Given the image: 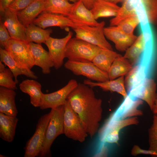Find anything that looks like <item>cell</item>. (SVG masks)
<instances>
[{"mask_svg":"<svg viewBox=\"0 0 157 157\" xmlns=\"http://www.w3.org/2000/svg\"><path fill=\"white\" fill-rule=\"evenodd\" d=\"M11 38L8 31L2 21L0 24V44L1 46L5 48Z\"/></svg>","mask_w":157,"mask_h":157,"instance_id":"d590c367","label":"cell"},{"mask_svg":"<svg viewBox=\"0 0 157 157\" xmlns=\"http://www.w3.org/2000/svg\"><path fill=\"white\" fill-rule=\"evenodd\" d=\"M4 156V155H1L0 154V156L1 157H6V156Z\"/></svg>","mask_w":157,"mask_h":157,"instance_id":"ee69618b","label":"cell"},{"mask_svg":"<svg viewBox=\"0 0 157 157\" xmlns=\"http://www.w3.org/2000/svg\"><path fill=\"white\" fill-rule=\"evenodd\" d=\"M117 4L103 0H97L90 10L95 19L115 16L120 8Z\"/></svg>","mask_w":157,"mask_h":157,"instance_id":"484cf974","label":"cell"},{"mask_svg":"<svg viewBox=\"0 0 157 157\" xmlns=\"http://www.w3.org/2000/svg\"><path fill=\"white\" fill-rule=\"evenodd\" d=\"M72 35V32L69 31L67 34L63 38H56L50 37L46 41L45 44L48 48L54 63V67L56 69L60 68L63 64L66 46Z\"/></svg>","mask_w":157,"mask_h":157,"instance_id":"7c38bea8","label":"cell"},{"mask_svg":"<svg viewBox=\"0 0 157 157\" xmlns=\"http://www.w3.org/2000/svg\"><path fill=\"white\" fill-rule=\"evenodd\" d=\"M64 67L74 74L83 76L91 80L103 82L109 80L108 73L100 69L92 62L68 60Z\"/></svg>","mask_w":157,"mask_h":157,"instance_id":"ba28073f","label":"cell"},{"mask_svg":"<svg viewBox=\"0 0 157 157\" xmlns=\"http://www.w3.org/2000/svg\"><path fill=\"white\" fill-rule=\"evenodd\" d=\"M0 61L7 66L14 76L15 81L17 84L19 81L17 77L19 75H24L28 77L36 79L38 78L35 74L28 68L15 61L5 49L0 48Z\"/></svg>","mask_w":157,"mask_h":157,"instance_id":"d6986e66","label":"cell"},{"mask_svg":"<svg viewBox=\"0 0 157 157\" xmlns=\"http://www.w3.org/2000/svg\"><path fill=\"white\" fill-rule=\"evenodd\" d=\"M152 111L154 115L157 114V99L156 101Z\"/></svg>","mask_w":157,"mask_h":157,"instance_id":"b9f144b4","label":"cell"},{"mask_svg":"<svg viewBox=\"0 0 157 157\" xmlns=\"http://www.w3.org/2000/svg\"><path fill=\"white\" fill-rule=\"evenodd\" d=\"M5 65L0 61V86L15 90L17 84L13 79L14 76L10 70L5 67Z\"/></svg>","mask_w":157,"mask_h":157,"instance_id":"d6a6232c","label":"cell"},{"mask_svg":"<svg viewBox=\"0 0 157 157\" xmlns=\"http://www.w3.org/2000/svg\"><path fill=\"white\" fill-rule=\"evenodd\" d=\"M64 106V134L69 138L81 142H83L88 134L80 117L67 100Z\"/></svg>","mask_w":157,"mask_h":157,"instance_id":"277c9868","label":"cell"},{"mask_svg":"<svg viewBox=\"0 0 157 157\" xmlns=\"http://www.w3.org/2000/svg\"><path fill=\"white\" fill-rule=\"evenodd\" d=\"M15 61L30 69L34 65L29 42L11 38L5 48Z\"/></svg>","mask_w":157,"mask_h":157,"instance_id":"9c48e42d","label":"cell"},{"mask_svg":"<svg viewBox=\"0 0 157 157\" xmlns=\"http://www.w3.org/2000/svg\"><path fill=\"white\" fill-rule=\"evenodd\" d=\"M137 11H142L147 22L157 25V0H131Z\"/></svg>","mask_w":157,"mask_h":157,"instance_id":"cb8c5ba5","label":"cell"},{"mask_svg":"<svg viewBox=\"0 0 157 157\" xmlns=\"http://www.w3.org/2000/svg\"><path fill=\"white\" fill-rule=\"evenodd\" d=\"M29 45L34 65L40 67L43 74H50L51 68L54 67V65L49 52L42 47L41 44L31 42H29Z\"/></svg>","mask_w":157,"mask_h":157,"instance_id":"ac0fdd59","label":"cell"},{"mask_svg":"<svg viewBox=\"0 0 157 157\" xmlns=\"http://www.w3.org/2000/svg\"><path fill=\"white\" fill-rule=\"evenodd\" d=\"M85 7L89 10L92 9L97 0H81Z\"/></svg>","mask_w":157,"mask_h":157,"instance_id":"ab89813d","label":"cell"},{"mask_svg":"<svg viewBox=\"0 0 157 157\" xmlns=\"http://www.w3.org/2000/svg\"><path fill=\"white\" fill-rule=\"evenodd\" d=\"M146 44L145 36L141 33L126 51L123 57L128 59L133 65H134L138 61L140 55L144 50Z\"/></svg>","mask_w":157,"mask_h":157,"instance_id":"83f0119b","label":"cell"},{"mask_svg":"<svg viewBox=\"0 0 157 157\" xmlns=\"http://www.w3.org/2000/svg\"><path fill=\"white\" fill-rule=\"evenodd\" d=\"M74 5V3H71L67 0H45L43 12L60 14L67 17Z\"/></svg>","mask_w":157,"mask_h":157,"instance_id":"4dcf8cb0","label":"cell"},{"mask_svg":"<svg viewBox=\"0 0 157 157\" xmlns=\"http://www.w3.org/2000/svg\"><path fill=\"white\" fill-rule=\"evenodd\" d=\"M105 22L102 21L96 26L79 25L74 29L76 37L102 49L113 50L104 33Z\"/></svg>","mask_w":157,"mask_h":157,"instance_id":"5b68a950","label":"cell"},{"mask_svg":"<svg viewBox=\"0 0 157 157\" xmlns=\"http://www.w3.org/2000/svg\"><path fill=\"white\" fill-rule=\"evenodd\" d=\"M35 25L43 28L51 26H57L61 28L71 27L73 29L78 25L68 17L63 15L43 12L33 21Z\"/></svg>","mask_w":157,"mask_h":157,"instance_id":"9a60e30c","label":"cell"},{"mask_svg":"<svg viewBox=\"0 0 157 157\" xmlns=\"http://www.w3.org/2000/svg\"><path fill=\"white\" fill-rule=\"evenodd\" d=\"M67 17L78 26H96L99 23L94 18L90 10L87 8L81 0L74 3Z\"/></svg>","mask_w":157,"mask_h":157,"instance_id":"e0dca14e","label":"cell"},{"mask_svg":"<svg viewBox=\"0 0 157 157\" xmlns=\"http://www.w3.org/2000/svg\"><path fill=\"white\" fill-rule=\"evenodd\" d=\"M133 65L121 55L113 62L108 72L109 79L113 80L126 75L132 68Z\"/></svg>","mask_w":157,"mask_h":157,"instance_id":"f1b7e54d","label":"cell"},{"mask_svg":"<svg viewBox=\"0 0 157 157\" xmlns=\"http://www.w3.org/2000/svg\"><path fill=\"white\" fill-rule=\"evenodd\" d=\"M149 149L157 153V114L154 115L153 123L148 129Z\"/></svg>","mask_w":157,"mask_h":157,"instance_id":"e575fe53","label":"cell"},{"mask_svg":"<svg viewBox=\"0 0 157 157\" xmlns=\"http://www.w3.org/2000/svg\"><path fill=\"white\" fill-rule=\"evenodd\" d=\"M51 115L50 112L39 118L34 134L27 142L24 147V157L39 156L44 140Z\"/></svg>","mask_w":157,"mask_h":157,"instance_id":"52a82bcc","label":"cell"},{"mask_svg":"<svg viewBox=\"0 0 157 157\" xmlns=\"http://www.w3.org/2000/svg\"><path fill=\"white\" fill-rule=\"evenodd\" d=\"M45 2V0H34L25 8L17 12L19 19L25 27L33 23L34 20L43 12Z\"/></svg>","mask_w":157,"mask_h":157,"instance_id":"44dd1931","label":"cell"},{"mask_svg":"<svg viewBox=\"0 0 157 157\" xmlns=\"http://www.w3.org/2000/svg\"><path fill=\"white\" fill-rule=\"evenodd\" d=\"M138 15L136 10L131 0H124L116 15L110 20V26H116L126 18Z\"/></svg>","mask_w":157,"mask_h":157,"instance_id":"1f68e13d","label":"cell"},{"mask_svg":"<svg viewBox=\"0 0 157 157\" xmlns=\"http://www.w3.org/2000/svg\"><path fill=\"white\" fill-rule=\"evenodd\" d=\"M103 0L117 4V3L119 2H123V1L124 0Z\"/></svg>","mask_w":157,"mask_h":157,"instance_id":"60d3db41","label":"cell"},{"mask_svg":"<svg viewBox=\"0 0 157 157\" xmlns=\"http://www.w3.org/2000/svg\"><path fill=\"white\" fill-rule=\"evenodd\" d=\"M101 49L75 37L71 38L67 43L65 57L70 60L92 62L94 57Z\"/></svg>","mask_w":157,"mask_h":157,"instance_id":"3957f363","label":"cell"},{"mask_svg":"<svg viewBox=\"0 0 157 157\" xmlns=\"http://www.w3.org/2000/svg\"><path fill=\"white\" fill-rule=\"evenodd\" d=\"M17 12L6 8L1 14L3 20V22L12 39L27 42L26 27L19 19Z\"/></svg>","mask_w":157,"mask_h":157,"instance_id":"5bb4252c","label":"cell"},{"mask_svg":"<svg viewBox=\"0 0 157 157\" xmlns=\"http://www.w3.org/2000/svg\"><path fill=\"white\" fill-rule=\"evenodd\" d=\"M139 123L138 117H133L124 119L115 120L108 118L98 132L100 140L102 142L118 144L119 134L124 128Z\"/></svg>","mask_w":157,"mask_h":157,"instance_id":"8992f818","label":"cell"},{"mask_svg":"<svg viewBox=\"0 0 157 157\" xmlns=\"http://www.w3.org/2000/svg\"><path fill=\"white\" fill-rule=\"evenodd\" d=\"M131 155L134 156L140 154L150 155L152 156L157 157V153L149 149L146 150L141 149L138 145H135L131 150Z\"/></svg>","mask_w":157,"mask_h":157,"instance_id":"74e56055","label":"cell"},{"mask_svg":"<svg viewBox=\"0 0 157 157\" xmlns=\"http://www.w3.org/2000/svg\"><path fill=\"white\" fill-rule=\"evenodd\" d=\"M121 55L113 50L101 49L92 62L100 69L108 73L115 59Z\"/></svg>","mask_w":157,"mask_h":157,"instance_id":"f546056e","label":"cell"},{"mask_svg":"<svg viewBox=\"0 0 157 157\" xmlns=\"http://www.w3.org/2000/svg\"><path fill=\"white\" fill-rule=\"evenodd\" d=\"M124 76L116 79L103 82H94L89 79H85L83 83L91 88L99 87L104 91L116 92L122 96L124 99L128 96L124 84Z\"/></svg>","mask_w":157,"mask_h":157,"instance_id":"ffe728a7","label":"cell"},{"mask_svg":"<svg viewBox=\"0 0 157 157\" xmlns=\"http://www.w3.org/2000/svg\"><path fill=\"white\" fill-rule=\"evenodd\" d=\"M64 104L51 108V115L46 130L44 140L39 156H51V147L59 135L64 133Z\"/></svg>","mask_w":157,"mask_h":157,"instance_id":"7a4b0ae2","label":"cell"},{"mask_svg":"<svg viewBox=\"0 0 157 157\" xmlns=\"http://www.w3.org/2000/svg\"><path fill=\"white\" fill-rule=\"evenodd\" d=\"M68 0V1H71V2H72L73 3H75L77 2L78 1H79V0Z\"/></svg>","mask_w":157,"mask_h":157,"instance_id":"7bdbcfd3","label":"cell"},{"mask_svg":"<svg viewBox=\"0 0 157 157\" xmlns=\"http://www.w3.org/2000/svg\"><path fill=\"white\" fill-rule=\"evenodd\" d=\"M143 101L128 94V96L109 118L115 120L124 119L133 117L141 116L142 111L138 109L143 104Z\"/></svg>","mask_w":157,"mask_h":157,"instance_id":"4fadbf2b","label":"cell"},{"mask_svg":"<svg viewBox=\"0 0 157 157\" xmlns=\"http://www.w3.org/2000/svg\"><path fill=\"white\" fill-rule=\"evenodd\" d=\"M78 83L75 79H72L60 89L50 93H43L40 109H51L63 105L69 94L77 86Z\"/></svg>","mask_w":157,"mask_h":157,"instance_id":"30bf717a","label":"cell"},{"mask_svg":"<svg viewBox=\"0 0 157 157\" xmlns=\"http://www.w3.org/2000/svg\"><path fill=\"white\" fill-rule=\"evenodd\" d=\"M15 90L0 87V113L7 115L17 116L18 110L16 107Z\"/></svg>","mask_w":157,"mask_h":157,"instance_id":"7402d4cb","label":"cell"},{"mask_svg":"<svg viewBox=\"0 0 157 157\" xmlns=\"http://www.w3.org/2000/svg\"><path fill=\"white\" fill-rule=\"evenodd\" d=\"M18 119L0 113V137L3 140L11 142L13 140Z\"/></svg>","mask_w":157,"mask_h":157,"instance_id":"d4e9b609","label":"cell"},{"mask_svg":"<svg viewBox=\"0 0 157 157\" xmlns=\"http://www.w3.org/2000/svg\"><path fill=\"white\" fill-rule=\"evenodd\" d=\"M67 100L80 117L88 134L93 137L98 132L102 119V100L96 97L92 88L80 83Z\"/></svg>","mask_w":157,"mask_h":157,"instance_id":"6da1fadb","label":"cell"},{"mask_svg":"<svg viewBox=\"0 0 157 157\" xmlns=\"http://www.w3.org/2000/svg\"><path fill=\"white\" fill-rule=\"evenodd\" d=\"M52 32L51 28L45 29L32 23L26 27V41L45 44L46 40L50 37Z\"/></svg>","mask_w":157,"mask_h":157,"instance_id":"4316f807","label":"cell"},{"mask_svg":"<svg viewBox=\"0 0 157 157\" xmlns=\"http://www.w3.org/2000/svg\"><path fill=\"white\" fill-rule=\"evenodd\" d=\"M20 90L30 96L31 104L34 107L40 106L43 93L40 83L34 79H26L19 84Z\"/></svg>","mask_w":157,"mask_h":157,"instance_id":"603a6c76","label":"cell"},{"mask_svg":"<svg viewBox=\"0 0 157 157\" xmlns=\"http://www.w3.org/2000/svg\"><path fill=\"white\" fill-rule=\"evenodd\" d=\"M14 0H0V10L2 14L5 9L8 8Z\"/></svg>","mask_w":157,"mask_h":157,"instance_id":"f35d334b","label":"cell"},{"mask_svg":"<svg viewBox=\"0 0 157 157\" xmlns=\"http://www.w3.org/2000/svg\"><path fill=\"white\" fill-rule=\"evenodd\" d=\"M105 36L115 44L116 49L120 51H124L135 42L137 36L128 35L120 30L117 26L104 27Z\"/></svg>","mask_w":157,"mask_h":157,"instance_id":"2e32d148","label":"cell"},{"mask_svg":"<svg viewBox=\"0 0 157 157\" xmlns=\"http://www.w3.org/2000/svg\"><path fill=\"white\" fill-rule=\"evenodd\" d=\"M157 85L154 80L150 78H146L142 83L131 89L129 94L144 101L152 111L157 99Z\"/></svg>","mask_w":157,"mask_h":157,"instance_id":"8fae6325","label":"cell"},{"mask_svg":"<svg viewBox=\"0 0 157 157\" xmlns=\"http://www.w3.org/2000/svg\"><path fill=\"white\" fill-rule=\"evenodd\" d=\"M34 0H14L8 7L17 12L22 10L30 4Z\"/></svg>","mask_w":157,"mask_h":157,"instance_id":"8d00e7d4","label":"cell"},{"mask_svg":"<svg viewBox=\"0 0 157 157\" xmlns=\"http://www.w3.org/2000/svg\"><path fill=\"white\" fill-rule=\"evenodd\" d=\"M140 22L138 15L129 17L122 21L116 26L122 31L129 35H134L133 32Z\"/></svg>","mask_w":157,"mask_h":157,"instance_id":"836d02e7","label":"cell"}]
</instances>
